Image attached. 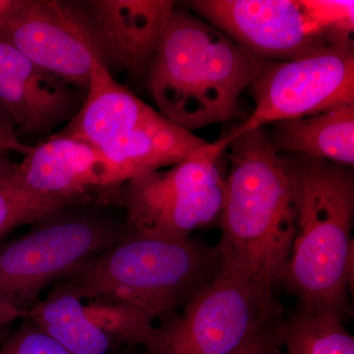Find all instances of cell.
Segmentation results:
<instances>
[{
    "mask_svg": "<svg viewBox=\"0 0 354 354\" xmlns=\"http://www.w3.org/2000/svg\"><path fill=\"white\" fill-rule=\"evenodd\" d=\"M230 167L218 244L221 268L243 277L274 297L297 234L295 176L285 153L272 146L265 128L232 138Z\"/></svg>",
    "mask_w": 354,
    "mask_h": 354,
    "instance_id": "6da1fadb",
    "label": "cell"
},
{
    "mask_svg": "<svg viewBox=\"0 0 354 354\" xmlns=\"http://www.w3.org/2000/svg\"><path fill=\"white\" fill-rule=\"evenodd\" d=\"M261 60L215 27L174 7L147 71L158 113L187 131L241 115Z\"/></svg>",
    "mask_w": 354,
    "mask_h": 354,
    "instance_id": "7a4b0ae2",
    "label": "cell"
},
{
    "mask_svg": "<svg viewBox=\"0 0 354 354\" xmlns=\"http://www.w3.org/2000/svg\"><path fill=\"white\" fill-rule=\"evenodd\" d=\"M285 155L297 185V221L281 281L301 298L304 309L342 317L353 272V171L321 158Z\"/></svg>",
    "mask_w": 354,
    "mask_h": 354,
    "instance_id": "3957f363",
    "label": "cell"
},
{
    "mask_svg": "<svg viewBox=\"0 0 354 354\" xmlns=\"http://www.w3.org/2000/svg\"><path fill=\"white\" fill-rule=\"evenodd\" d=\"M221 268L218 245L133 234L58 281L82 299L131 305L153 320L169 316L208 285Z\"/></svg>",
    "mask_w": 354,
    "mask_h": 354,
    "instance_id": "277c9868",
    "label": "cell"
},
{
    "mask_svg": "<svg viewBox=\"0 0 354 354\" xmlns=\"http://www.w3.org/2000/svg\"><path fill=\"white\" fill-rule=\"evenodd\" d=\"M227 147L223 137L169 171L146 172L122 184L120 202L128 232L183 241L220 221L225 199L221 158Z\"/></svg>",
    "mask_w": 354,
    "mask_h": 354,
    "instance_id": "5b68a950",
    "label": "cell"
},
{
    "mask_svg": "<svg viewBox=\"0 0 354 354\" xmlns=\"http://www.w3.org/2000/svg\"><path fill=\"white\" fill-rule=\"evenodd\" d=\"M65 209L35 223L27 234L0 242V300L24 317L46 286L127 234V225L111 218Z\"/></svg>",
    "mask_w": 354,
    "mask_h": 354,
    "instance_id": "8992f818",
    "label": "cell"
},
{
    "mask_svg": "<svg viewBox=\"0 0 354 354\" xmlns=\"http://www.w3.org/2000/svg\"><path fill=\"white\" fill-rule=\"evenodd\" d=\"M276 312L274 297L221 268L183 313L156 329L148 354H232L270 325Z\"/></svg>",
    "mask_w": 354,
    "mask_h": 354,
    "instance_id": "52a82bcc",
    "label": "cell"
},
{
    "mask_svg": "<svg viewBox=\"0 0 354 354\" xmlns=\"http://www.w3.org/2000/svg\"><path fill=\"white\" fill-rule=\"evenodd\" d=\"M187 6L257 59L288 62L353 46L326 24L317 4L290 0H194Z\"/></svg>",
    "mask_w": 354,
    "mask_h": 354,
    "instance_id": "ba28073f",
    "label": "cell"
},
{
    "mask_svg": "<svg viewBox=\"0 0 354 354\" xmlns=\"http://www.w3.org/2000/svg\"><path fill=\"white\" fill-rule=\"evenodd\" d=\"M255 102L251 115L225 136L232 138L278 121L306 118L354 104L353 46L288 60H261L250 84Z\"/></svg>",
    "mask_w": 354,
    "mask_h": 354,
    "instance_id": "9c48e42d",
    "label": "cell"
},
{
    "mask_svg": "<svg viewBox=\"0 0 354 354\" xmlns=\"http://www.w3.org/2000/svg\"><path fill=\"white\" fill-rule=\"evenodd\" d=\"M0 41L51 75L87 92L93 64L100 57L81 2L18 0L0 28Z\"/></svg>",
    "mask_w": 354,
    "mask_h": 354,
    "instance_id": "30bf717a",
    "label": "cell"
},
{
    "mask_svg": "<svg viewBox=\"0 0 354 354\" xmlns=\"http://www.w3.org/2000/svg\"><path fill=\"white\" fill-rule=\"evenodd\" d=\"M102 64L129 75H146L176 2L92 0L81 2Z\"/></svg>",
    "mask_w": 354,
    "mask_h": 354,
    "instance_id": "8fae6325",
    "label": "cell"
},
{
    "mask_svg": "<svg viewBox=\"0 0 354 354\" xmlns=\"http://www.w3.org/2000/svg\"><path fill=\"white\" fill-rule=\"evenodd\" d=\"M83 102L69 84L0 41V108L12 121L16 133L32 137L50 134L68 123Z\"/></svg>",
    "mask_w": 354,
    "mask_h": 354,
    "instance_id": "7c38bea8",
    "label": "cell"
},
{
    "mask_svg": "<svg viewBox=\"0 0 354 354\" xmlns=\"http://www.w3.org/2000/svg\"><path fill=\"white\" fill-rule=\"evenodd\" d=\"M24 156L20 167L26 184L46 196L78 201L94 188L121 186L104 153L79 140L53 134L29 146Z\"/></svg>",
    "mask_w": 354,
    "mask_h": 354,
    "instance_id": "4fadbf2b",
    "label": "cell"
},
{
    "mask_svg": "<svg viewBox=\"0 0 354 354\" xmlns=\"http://www.w3.org/2000/svg\"><path fill=\"white\" fill-rule=\"evenodd\" d=\"M157 113L121 86L97 57L94 60L87 97L76 115L55 133L101 149Z\"/></svg>",
    "mask_w": 354,
    "mask_h": 354,
    "instance_id": "5bb4252c",
    "label": "cell"
},
{
    "mask_svg": "<svg viewBox=\"0 0 354 354\" xmlns=\"http://www.w3.org/2000/svg\"><path fill=\"white\" fill-rule=\"evenodd\" d=\"M208 144L157 111L100 150L115 169L122 185L146 172L177 165Z\"/></svg>",
    "mask_w": 354,
    "mask_h": 354,
    "instance_id": "9a60e30c",
    "label": "cell"
},
{
    "mask_svg": "<svg viewBox=\"0 0 354 354\" xmlns=\"http://www.w3.org/2000/svg\"><path fill=\"white\" fill-rule=\"evenodd\" d=\"M270 138L279 153L353 167L354 104L306 118L278 121L274 123V132Z\"/></svg>",
    "mask_w": 354,
    "mask_h": 354,
    "instance_id": "2e32d148",
    "label": "cell"
},
{
    "mask_svg": "<svg viewBox=\"0 0 354 354\" xmlns=\"http://www.w3.org/2000/svg\"><path fill=\"white\" fill-rule=\"evenodd\" d=\"M24 319L71 354H108L111 348V337L90 320L82 298L62 283L39 299Z\"/></svg>",
    "mask_w": 354,
    "mask_h": 354,
    "instance_id": "e0dca14e",
    "label": "cell"
},
{
    "mask_svg": "<svg viewBox=\"0 0 354 354\" xmlns=\"http://www.w3.org/2000/svg\"><path fill=\"white\" fill-rule=\"evenodd\" d=\"M75 202L35 192L26 184L20 164L0 150V241L14 228L38 223Z\"/></svg>",
    "mask_w": 354,
    "mask_h": 354,
    "instance_id": "ac0fdd59",
    "label": "cell"
},
{
    "mask_svg": "<svg viewBox=\"0 0 354 354\" xmlns=\"http://www.w3.org/2000/svg\"><path fill=\"white\" fill-rule=\"evenodd\" d=\"M285 354H354V337L342 317L327 310H306L281 327Z\"/></svg>",
    "mask_w": 354,
    "mask_h": 354,
    "instance_id": "d6986e66",
    "label": "cell"
},
{
    "mask_svg": "<svg viewBox=\"0 0 354 354\" xmlns=\"http://www.w3.org/2000/svg\"><path fill=\"white\" fill-rule=\"evenodd\" d=\"M85 310L90 320L104 334L125 344L147 346L157 329L151 317L131 305L93 299L85 304Z\"/></svg>",
    "mask_w": 354,
    "mask_h": 354,
    "instance_id": "ffe728a7",
    "label": "cell"
},
{
    "mask_svg": "<svg viewBox=\"0 0 354 354\" xmlns=\"http://www.w3.org/2000/svg\"><path fill=\"white\" fill-rule=\"evenodd\" d=\"M25 320L1 342L0 354H71L31 321Z\"/></svg>",
    "mask_w": 354,
    "mask_h": 354,
    "instance_id": "44dd1931",
    "label": "cell"
},
{
    "mask_svg": "<svg viewBox=\"0 0 354 354\" xmlns=\"http://www.w3.org/2000/svg\"><path fill=\"white\" fill-rule=\"evenodd\" d=\"M281 346V327L270 324L232 354H276Z\"/></svg>",
    "mask_w": 354,
    "mask_h": 354,
    "instance_id": "7402d4cb",
    "label": "cell"
},
{
    "mask_svg": "<svg viewBox=\"0 0 354 354\" xmlns=\"http://www.w3.org/2000/svg\"><path fill=\"white\" fill-rule=\"evenodd\" d=\"M28 148L29 146L25 145L18 139L12 121L3 109L0 108V150L15 151L24 155Z\"/></svg>",
    "mask_w": 354,
    "mask_h": 354,
    "instance_id": "603a6c76",
    "label": "cell"
},
{
    "mask_svg": "<svg viewBox=\"0 0 354 354\" xmlns=\"http://www.w3.org/2000/svg\"><path fill=\"white\" fill-rule=\"evenodd\" d=\"M19 318H24L21 312L11 305L7 304L6 302L0 300V327L10 325Z\"/></svg>",
    "mask_w": 354,
    "mask_h": 354,
    "instance_id": "cb8c5ba5",
    "label": "cell"
},
{
    "mask_svg": "<svg viewBox=\"0 0 354 354\" xmlns=\"http://www.w3.org/2000/svg\"><path fill=\"white\" fill-rule=\"evenodd\" d=\"M18 0H0V28L4 24L7 18L13 12Z\"/></svg>",
    "mask_w": 354,
    "mask_h": 354,
    "instance_id": "d4e9b609",
    "label": "cell"
},
{
    "mask_svg": "<svg viewBox=\"0 0 354 354\" xmlns=\"http://www.w3.org/2000/svg\"><path fill=\"white\" fill-rule=\"evenodd\" d=\"M281 353H283V351H281V348H279L278 351V353H277L276 354H281Z\"/></svg>",
    "mask_w": 354,
    "mask_h": 354,
    "instance_id": "484cf974",
    "label": "cell"
},
{
    "mask_svg": "<svg viewBox=\"0 0 354 354\" xmlns=\"http://www.w3.org/2000/svg\"><path fill=\"white\" fill-rule=\"evenodd\" d=\"M281 354H285V353H283H283H281Z\"/></svg>",
    "mask_w": 354,
    "mask_h": 354,
    "instance_id": "4316f807",
    "label": "cell"
}]
</instances>
